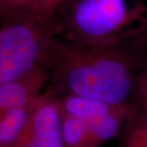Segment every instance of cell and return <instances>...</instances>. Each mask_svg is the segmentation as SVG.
<instances>
[{
    "label": "cell",
    "instance_id": "7a4b0ae2",
    "mask_svg": "<svg viewBox=\"0 0 147 147\" xmlns=\"http://www.w3.org/2000/svg\"><path fill=\"white\" fill-rule=\"evenodd\" d=\"M57 37L80 45L130 40L147 33V0H66L54 16Z\"/></svg>",
    "mask_w": 147,
    "mask_h": 147
},
{
    "label": "cell",
    "instance_id": "9c48e42d",
    "mask_svg": "<svg viewBox=\"0 0 147 147\" xmlns=\"http://www.w3.org/2000/svg\"><path fill=\"white\" fill-rule=\"evenodd\" d=\"M28 121V115L24 108L8 111L0 120V142L8 143L20 134Z\"/></svg>",
    "mask_w": 147,
    "mask_h": 147
},
{
    "label": "cell",
    "instance_id": "3957f363",
    "mask_svg": "<svg viewBox=\"0 0 147 147\" xmlns=\"http://www.w3.org/2000/svg\"><path fill=\"white\" fill-rule=\"evenodd\" d=\"M54 16L0 24V85L43 68L57 37Z\"/></svg>",
    "mask_w": 147,
    "mask_h": 147
},
{
    "label": "cell",
    "instance_id": "5b68a950",
    "mask_svg": "<svg viewBox=\"0 0 147 147\" xmlns=\"http://www.w3.org/2000/svg\"><path fill=\"white\" fill-rule=\"evenodd\" d=\"M58 0H0V24L38 16H53Z\"/></svg>",
    "mask_w": 147,
    "mask_h": 147
},
{
    "label": "cell",
    "instance_id": "8992f818",
    "mask_svg": "<svg viewBox=\"0 0 147 147\" xmlns=\"http://www.w3.org/2000/svg\"><path fill=\"white\" fill-rule=\"evenodd\" d=\"M58 104L62 114L76 117L86 122L110 115L119 110L120 108L128 107L112 105L96 99L72 95L64 96Z\"/></svg>",
    "mask_w": 147,
    "mask_h": 147
},
{
    "label": "cell",
    "instance_id": "7c38bea8",
    "mask_svg": "<svg viewBox=\"0 0 147 147\" xmlns=\"http://www.w3.org/2000/svg\"><path fill=\"white\" fill-rule=\"evenodd\" d=\"M65 1H66V0H58V2H59V6L62 4L63 2H65Z\"/></svg>",
    "mask_w": 147,
    "mask_h": 147
},
{
    "label": "cell",
    "instance_id": "ba28073f",
    "mask_svg": "<svg viewBox=\"0 0 147 147\" xmlns=\"http://www.w3.org/2000/svg\"><path fill=\"white\" fill-rule=\"evenodd\" d=\"M61 134L65 147H100L94 140L86 122L62 113Z\"/></svg>",
    "mask_w": 147,
    "mask_h": 147
},
{
    "label": "cell",
    "instance_id": "6da1fadb",
    "mask_svg": "<svg viewBox=\"0 0 147 147\" xmlns=\"http://www.w3.org/2000/svg\"><path fill=\"white\" fill-rule=\"evenodd\" d=\"M43 69L64 96L134 107L140 80L147 70V47L139 37L101 45H80L55 37Z\"/></svg>",
    "mask_w": 147,
    "mask_h": 147
},
{
    "label": "cell",
    "instance_id": "8fae6325",
    "mask_svg": "<svg viewBox=\"0 0 147 147\" xmlns=\"http://www.w3.org/2000/svg\"><path fill=\"white\" fill-rule=\"evenodd\" d=\"M140 39H142V41L143 43L145 44V45L147 46V33L146 34H144L143 36H140Z\"/></svg>",
    "mask_w": 147,
    "mask_h": 147
},
{
    "label": "cell",
    "instance_id": "277c9868",
    "mask_svg": "<svg viewBox=\"0 0 147 147\" xmlns=\"http://www.w3.org/2000/svg\"><path fill=\"white\" fill-rule=\"evenodd\" d=\"M28 140L23 147H65L61 134L59 104L51 98H43L31 117Z\"/></svg>",
    "mask_w": 147,
    "mask_h": 147
},
{
    "label": "cell",
    "instance_id": "52a82bcc",
    "mask_svg": "<svg viewBox=\"0 0 147 147\" xmlns=\"http://www.w3.org/2000/svg\"><path fill=\"white\" fill-rule=\"evenodd\" d=\"M117 147H147V111L138 106L119 135Z\"/></svg>",
    "mask_w": 147,
    "mask_h": 147
},
{
    "label": "cell",
    "instance_id": "30bf717a",
    "mask_svg": "<svg viewBox=\"0 0 147 147\" xmlns=\"http://www.w3.org/2000/svg\"><path fill=\"white\" fill-rule=\"evenodd\" d=\"M138 106L147 111V70L140 80L137 96Z\"/></svg>",
    "mask_w": 147,
    "mask_h": 147
}]
</instances>
